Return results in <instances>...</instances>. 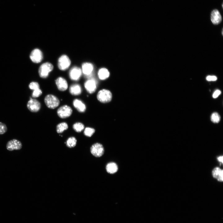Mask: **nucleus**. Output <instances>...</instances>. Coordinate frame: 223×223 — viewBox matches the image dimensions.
<instances>
[{
	"label": "nucleus",
	"instance_id": "nucleus-1",
	"mask_svg": "<svg viewBox=\"0 0 223 223\" xmlns=\"http://www.w3.org/2000/svg\"><path fill=\"white\" fill-rule=\"evenodd\" d=\"M44 102L46 106L50 109L56 108L59 104L60 101L58 98L52 94H48L44 98Z\"/></svg>",
	"mask_w": 223,
	"mask_h": 223
},
{
	"label": "nucleus",
	"instance_id": "nucleus-2",
	"mask_svg": "<svg viewBox=\"0 0 223 223\" xmlns=\"http://www.w3.org/2000/svg\"><path fill=\"white\" fill-rule=\"evenodd\" d=\"M97 98L100 102L105 103L110 102L112 98V94L111 92L107 90H100L97 94Z\"/></svg>",
	"mask_w": 223,
	"mask_h": 223
},
{
	"label": "nucleus",
	"instance_id": "nucleus-3",
	"mask_svg": "<svg viewBox=\"0 0 223 223\" xmlns=\"http://www.w3.org/2000/svg\"><path fill=\"white\" fill-rule=\"evenodd\" d=\"M53 69V65L50 63L46 62L42 64L39 69V74L40 77L42 78L47 77L49 73Z\"/></svg>",
	"mask_w": 223,
	"mask_h": 223
},
{
	"label": "nucleus",
	"instance_id": "nucleus-4",
	"mask_svg": "<svg viewBox=\"0 0 223 223\" xmlns=\"http://www.w3.org/2000/svg\"><path fill=\"white\" fill-rule=\"evenodd\" d=\"M72 108L67 105L60 107L57 111L58 116L61 118H66L69 117L72 114Z\"/></svg>",
	"mask_w": 223,
	"mask_h": 223
},
{
	"label": "nucleus",
	"instance_id": "nucleus-5",
	"mask_svg": "<svg viewBox=\"0 0 223 223\" xmlns=\"http://www.w3.org/2000/svg\"><path fill=\"white\" fill-rule=\"evenodd\" d=\"M104 148L100 143H96L93 144L90 147V152L94 156L99 157L103 154Z\"/></svg>",
	"mask_w": 223,
	"mask_h": 223
},
{
	"label": "nucleus",
	"instance_id": "nucleus-6",
	"mask_svg": "<svg viewBox=\"0 0 223 223\" xmlns=\"http://www.w3.org/2000/svg\"><path fill=\"white\" fill-rule=\"evenodd\" d=\"M27 106L28 109L31 112H38L40 110L41 104L38 100L30 98V99L27 103Z\"/></svg>",
	"mask_w": 223,
	"mask_h": 223
},
{
	"label": "nucleus",
	"instance_id": "nucleus-7",
	"mask_svg": "<svg viewBox=\"0 0 223 223\" xmlns=\"http://www.w3.org/2000/svg\"><path fill=\"white\" fill-rule=\"evenodd\" d=\"M71 61L68 57L65 55L61 56L59 59L58 66L59 68L62 70H65L70 66Z\"/></svg>",
	"mask_w": 223,
	"mask_h": 223
},
{
	"label": "nucleus",
	"instance_id": "nucleus-8",
	"mask_svg": "<svg viewBox=\"0 0 223 223\" xmlns=\"http://www.w3.org/2000/svg\"><path fill=\"white\" fill-rule=\"evenodd\" d=\"M7 149L9 151L14 150H20L22 147L21 142L16 139H13L9 141L6 145Z\"/></svg>",
	"mask_w": 223,
	"mask_h": 223
},
{
	"label": "nucleus",
	"instance_id": "nucleus-9",
	"mask_svg": "<svg viewBox=\"0 0 223 223\" xmlns=\"http://www.w3.org/2000/svg\"><path fill=\"white\" fill-rule=\"evenodd\" d=\"M30 57L33 62L37 63L41 61L43 58V55L42 51L39 49H35L31 52Z\"/></svg>",
	"mask_w": 223,
	"mask_h": 223
},
{
	"label": "nucleus",
	"instance_id": "nucleus-10",
	"mask_svg": "<svg viewBox=\"0 0 223 223\" xmlns=\"http://www.w3.org/2000/svg\"><path fill=\"white\" fill-rule=\"evenodd\" d=\"M84 86L86 91L90 94L94 92L97 88V83L93 79H90L85 83Z\"/></svg>",
	"mask_w": 223,
	"mask_h": 223
},
{
	"label": "nucleus",
	"instance_id": "nucleus-11",
	"mask_svg": "<svg viewBox=\"0 0 223 223\" xmlns=\"http://www.w3.org/2000/svg\"><path fill=\"white\" fill-rule=\"evenodd\" d=\"M82 74L81 69L77 67H74L70 70L69 72V77L73 80L77 81L79 80Z\"/></svg>",
	"mask_w": 223,
	"mask_h": 223
},
{
	"label": "nucleus",
	"instance_id": "nucleus-12",
	"mask_svg": "<svg viewBox=\"0 0 223 223\" xmlns=\"http://www.w3.org/2000/svg\"><path fill=\"white\" fill-rule=\"evenodd\" d=\"M93 68V66L91 63H85L82 64V72L88 78L91 77Z\"/></svg>",
	"mask_w": 223,
	"mask_h": 223
},
{
	"label": "nucleus",
	"instance_id": "nucleus-13",
	"mask_svg": "<svg viewBox=\"0 0 223 223\" xmlns=\"http://www.w3.org/2000/svg\"><path fill=\"white\" fill-rule=\"evenodd\" d=\"M213 177L217 181L221 182L223 181V170L219 167L214 168L212 172Z\"/></svg>",
	"mask_w": 223,
	"mask_h": 223
},
{
	"label": "nucleus",
	"instance_id": "nucleus-14",
	"mask_svg": "<svg viewBox=\"0 0 223 223\" xmlns=\"http://www.w3.org/2000/svg\"><path fill=\"white\" fill-rule=\"evenodd\" d=\"M55 83L59 90L64 91L66 90L68 87V84L66 80L62 77H59L56 79Z\"/></svg>",
	"mask_w": 223,
	"mask_h": 223
},
{
	"label": "nucleus",
	"instance_id": "nucleus-15",
	"mask_svg": "<svg viewBox=\"0 0 223 223\" xmlns=\"http://www.w3.org/2000/svg\"><path fill=\"white\" fill-rule=\"evenodd\" d=\"M211 19L212 23L215 25L219 24L222 20L221 16L219 11L216 9L214 10L212 12Z\"/></svg>",
	"mask_w": 223,
	"mask_h": 223
},
{
	"label": "nucleus",
	"instance_id": "nucleus-16",
	"mask_svg": "<svg viewBox=\"0 0 223 223\" xmlns=\"http://www.w3.org/2000/svg\"><path fill=\"white\" fill-rule=\"evenodd\" d=\"M73 104L75 108L79 112H84L86 109L85 104L80 99H74L73 101Z\"/></svg>",
	"mask_w": 223,
	"mask_h": 223
},
{
	"label": "nucleus",
	"instance_id": "nucleus-17",
	"mask_svg": "<svg viewBox=\"0 0 223 223\" xmlns=\"http://www.w3.org/2000/svg\"><path fill=\"white\" fill-rule=\"evenodd\" d=\"M70 93L73 95H78L81 94L82 89L80 85L78 84L72 85L69 88Z\"/></svg>",
	"mask_w": 223,
	"mask_h": 223
},
{
	"label": "nucleus",
	"instance_id": "nucleus-18",
	"mask_svg": "<svg viewBox=\"0 0 223 223\" xmlns=\"http://www.w3.org/2000/svg\"><path fill=\"white\" fill-rule=\"evenodd\" d=\"M106 170L108 173L113 174L117 172L118 167L116 163L111 162L107 164L106 166Z\"/></svg>",
	"mask_w": 223,
	"mask_h": 223
},
{
	"label": "nucleus",
	"instance_id": "nucleus-19",
	"mask_svg": "<svg viewBox=\"0 0 223 223\" xmlns=\"http://www.w3.org/2000/svg\"><path fill=\"white\" fill-rule=\"evenodd\" d=\"M98 75L100 79L104 80L109 77L110 75V73L109 71L107 68H102L98 70Z\"/></svg>",
	"mask_w": 223,
	"mask_h": 223
},
{
	"label": "nucleus",
	"instance_id": "nucleus-20",
	"mask_svg": "<svg viewBox=\"0 0 223 223\" xmlns=\"http://www.w3.org/2000/svg\"><path fill=\"white\" fill-rule=\"evenodd\" d=\"M68 125L65 122H62L58 124L56 126V131L58 133H61L64 130L68 129Z\"/></svg>",
	"mask_w": 223,
	"mask_h": 223
},
{
	"label": "nucleus",
	"instance_id": "nucleus-21",
	"mask_svg": "<svg viewBox=\"0 0 223 223\" xmlns=\"http://www.w3.org/2000/svg\"><path fill=\"white\" fill-rule=\"evenodd\" d=\"M77 141L76 138L73 137H69L66 141L67 146L69 148H73L75 147L77 144Z\"/></svg>",
	"mask_w": 223,
	"mask_h": 223
},
{
	"label": "nucleus",
	"instance_id": "nucleus-22",
	"mask_svg": "<svg viewBox=\"0 0 223 223\" xmlns=\"http://www.w3.org/2000/svg\"><path fill=\"white\" fill-rule=\"evenodd\" d=\"M84 125L80 122H77L74 124L72 126L73 129L76 132L79 133L82 131L84 128Z\"/></svg>",
	"mask_w": 223,
	"mask_h": 223
},
{
	"label": "nucleus",
	"instance_id": "nucleus-23",
	"mask_svg": "<svg viewBox=\"0 0 223 223\" xmlns=\"http://www.w3.org/2000/svg\"><path fill=\"white\" fill-rule=\"evenodd\" d=\"M95 130L94 128L90 127L86 128L84 132L85 135L87 137H90L94 133Z\"/></svg>",
	"mask_w": 223,
	"mask_h": 223
},
{
	"label": "nucleus",
	"instance_id": "nucleus-24",
	"mask_svg": "<svg viewBox=\"0 0 223 223\" xmlns=\"http://www.w3.org/2000/svg\"><path fill=\"white\" fill-rule=\"evenodd\" d=\"M211 121L214 123H218L220 120V116L217 112H214L211 115Z\"/></svg>",
	"mask_w": 223,
	"mask_h": 223
},
{
	"label": "nucleus",
	"instance_id": "nucleus-25",
	"mask_svg": "<svg viewBox=\"0 0 223 223\" xmlns=\"http://www.w3.org/2000/svg\"><path fill=\"white\" fill-rule=\"evenodd\" d=\"M28 87L30 89L33 90L40 88L39 84L37 82H31L29 85Z\"/></svg>",
	"mask_w": 223,
	"mask_h": 223
},
{
	"label": "nucleus",
	"instance_id": "nucleus-26",
	"mask_svg": "<svg viewBox=\"0 0 223 223\" xmlns=\"http://www.w3.org/2000/svg\"><path fill=\"white\" fill-rule=\"evenodd\" d=\"M7 130V128L6 124L0 122V134H2L5 133Z\"/></svg>",
	"mask_w": 223,
	"mask_h": 223
},
{
	"label": "nucleus",
	"instance_id": "nucleus-27",
	"mask_svg": "<svg viewBox=\"0 0 223 223\" xmlns=\"http://www.w3.org/2000/svg\"><path fill=\"white\" fill-rule=\"evenodd\" d=\"M42 94V91L40 88L38 89L33 90L32 94V96L34 98H37L40 96Z\"/></svg>",
	"mask_w": 223,
	"mask_h": 223
},
{
	"label": "nucleus",
	"instance_id": "nucleus-28",
	"mask_svg": "<svg viewBox=\"0 0 223 223\" xmlns=\"http://www.w3.org/2000/svg\"><path fill=\"white\" fill-rule=\"evenodd\" d=\"M206 80L208 81H216L217 79V77L214 76H208L206 78Z\"/></svg>",
	"mask_w": 223,
	"mask_h": 223
},
{
	"label": "nucleus",
	"instance_id": "nucleus-29",
	"mask_svg": "<svg viewBox=\"0 0 223 223\" xmlns=\"http://www.w3.org/2000/svg\"><path fill=\"white\" fill-rule=\"evenodd\" d=\"M221 94V91L219 90H216L212 95V97L214 98H216Z\"/></svg>",
	"mask_w": 223,
	"mask_h": 223
},
{
	"label": "nucleus",
	"instance_id": "nucleus-30",
	"mask_svg": "<svg viewBox=\"0 0 223 223\" xmlns=\"http://www.w3.org/2000/svg\"><path fill=\"white\" fill-rule=\"evenodd\" d=\"M223 156L222 155L220 156H218L217 158V160L221 163V164H223Z\"/></svg>",
	"mask_w": 223,
	"mask_h": 223
}]
</instances>
